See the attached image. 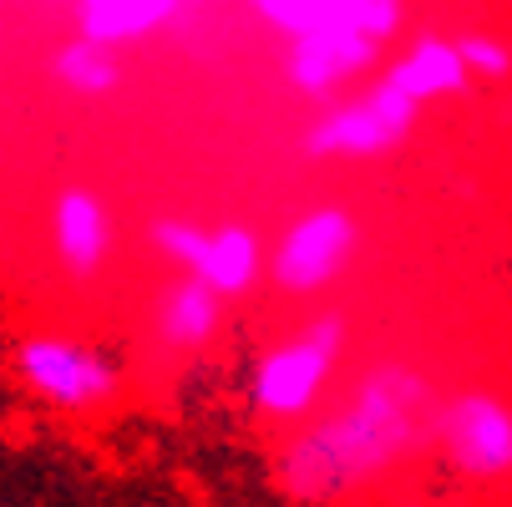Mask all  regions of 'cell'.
<instances>
[{"mask_svg": "<svg viewBox=\"0 0 512 507\" xmlns=\"http://www.w3.org/2000/svg\"><path fill=\"white\" fill-rule=\"evenodd\" d=\"M462 77H467V71H462L457 46L426 36V41H416V46L391 66L386 87H396L406 102H421V97H436V92H457V87H462Z\"/></svg>", "mask_w": 512, "mask_h": 507, "instance_id": "obj_7", "label": "cell"}, {"mask_svg": "<svg viewBox=\"0 0 512 507\" xmlns=\"http://www.w3.org/2000/svg\"><path fill=\"white\" fill-rule=\"evenodd\" d=\"M193 274H198V284L208 289V295H239V289H249L254 274H259L254 234L249 229H218V234H208Z\"/></svg>", "mask_w": 512, "mask_h": 507, "instance_id": "obj_9", "label": "cell"}, {"mask_svg": "<svg viewBox=\"0 0 512 507\" xmlns=\"http://www.w3.org/2000/svg\"><path fill=\"white\" fill-rule=\"evenodd\" d=\"M56 249L71 269H97L107 254V213L92 193L71 188L56 198Z\"/></svg>", "mask_w": 512, "mask_h": 507, "instance_id": "obj_10", "label": "cell"}, {"mask_svg": "<svg viewBox=\"0 0 512 507\" xmlns=\"http://www.w3.org/2000/svg\"><path fill=\"white\" fill-rule=\"evenodd\" d=\"M56 77L77 92H112L117 87V61L107 46H92V41H71L56 51Z\"/></svg>", "mask_w": 512, "mask_h": 507, "instance_id": "obj_13", "label": "cell"}, {"mask_svg": "<svg viewBox=\"0 0 512 507\" xmlns=\"http://www.w3.org/2000/svg\"><path fill=\"white\" fill-rule=\"evenodd\" d=\"M391 132L371 117V107H345L335 117H325L315 132H310V153H381L391 148Z\"/></svg>", "mask_w": 512, "mask_h": 507, "instance_id": "obj_11", "label": "cell"}, {"mask_svg": "<svg viewBox=\"0 0 512 507\" xmlns=\"http://www.w3.org/2000/svg\"><path fill=\"white\" fill-rule=\"evenodd\" d=\"M365 107H371V117H376L391 137H401V132L411 127V112H416V102H406V97H401L396 87H386V82L365 97Z\"/></svg>", "mask_w": 512, "mask_h": 507, "instance_id": "obj_15", "label": "cell"}, {"mask_svg": "<svg viewBox=\"0 0 512 507\" xmlns=\"http://www.w3.org/2000/svg\"><path fill=\"white\" fill-rule=\"evenodd\" d=\"M371 56H376V46L365 36H355L350 26H320V31L295 41V51H289V77L305 92H330L340 77L360 71Z\"/></svg>", "mask_w": 512, "mask_h": 507, "instance_id": "obj_6", "label": "cell"}, {"mask_svg": "<svg viewBox=\"0 0 512 507\" xmlns=\"http://www.w3.org/2000/svg\"><path fill=\"white\" fill-rule=\"evenodd\" d=\"M442 447L472 477L512 472V411L492 396H457L442 411Z\"/></svg>", "mask_w": 512, "mask_h": 507, "instance_id": "obj_3", "label": "cell"}, {"mask_svg": "<svg viewBox=\"0 0 512 507\" xmlns=\"http://www.w3.org/2000/svg\"><path fill=\"white\" fill-rule=\"evenodd\" d=\"M213 325H218V300L208 295L198 279L178 284L173 295H168V305H163V335L173 345H198V340L213 335Z\"/></svg>", "mask_w": 512, "mask_h": 507, "instance_id": "obj_12", "label": "cell"}, {"mask_svg": "<svg viewBox=\"0 0 512 507\" xmlns=\"http://www.w3.org/2000/svg\"><path fill=\"white\" fill-rule=\"evenodd\" d=\"M340 340H345V325H340V320H320L305 340L279 345L264 366H259V376H254V401H259L264 411H274V416L305 411V406L315 401L325 371H330V355L340 350Z\"/></svg>", "mask_w": 512, "mask_h": 507, "instance_id": "obj_2", "label": "cell"}, {"mask_svg": "<svg viewBox=\"0 0 512 507\" xmlns=\"http://www.w3.org/2000/svg\"><path fill=\"white\" fill-rule=\"evenodd\" d=\"M21 371L41 396H51L61 406H87V401H102L112 391L107 360L82 350V345H66V340H31L21 350Z\"/></svg>", "mask_w": 512, "mask_h": 507, "instance_id": "obj_5", "label": "cell"}, {"mask_svg": "<svg viewBox=\"0 0 512 507\" xmlns=\"http://www.w3.org/2000/svg\"><path fill=\"white\" fill-rule=\"evenodd\" d=\"M355 249V224L340 208H315L284 234L274 254V279L284 289H320L325 279L340 274V264Z\"/></svg>", "mask_w": 512, "mask_h": 507, "instance_id": "obj_4", "label": "cell"}, {"mask_svg": "<svg viewBox=\"0 0 512 507\" xmlns=\"http://www.w3.org/2000/svg\"><path fill=\"white\" fill-rule=\"evenodd\" d=\"M426 406V381L411 371H381L360 386L355 406L325 421L315 437L289 447L279 472L295 497H330L360 477L391 467L416 442V416Z\"/></svg>", "mask_w": 512, "mask_h": 507, "instance_id": "obj_1", "label": "cell"}, {"mask_svg": "<svg viewBox=\"0 0 512 507\" xmlns=\"http://www.w3.org/2000/svg\"><path fill=\"white\" fill-rule=\"evenodd\" d=\"M264 21H274L279 31H289V36H310V31H320V26H345L340 21V0H259L254 6Z\"/></svg>", "mask_w": 512, "mask_h": 507, "instance_id": "obj_14", "label": "cell"}, {"mask_svg": "<svg viewBox=\"0 0 512 507\" xmlns=\"http://www.w3.org/2000/svg\"><path fill=\"white\" fill-rule=\"evenodd\" d=\"M462 71H477V77H502V71L512 66V56H507V46H497V41H487V36H472V41H462Z\"/></svg>", "mask_w": 512, "mask_h": 507, "instance_id": "obj_16", "label": "cell"}, {"mask_svg": "<svg viewBox=\"0 0 512 507\" xmlns=\"http://www.w3.org/2000/svg\"><path fill=\"white\" fill-rule=\"evenodd\" d=\"M203 229H193V224H158V244L168 249V254H178V259H188V264H198V254H203Z\"/></svg>", "mask_w": 512, "mask_h": 507, "instance_id": "obj_17", "label": "cell"}, {"mask_svg": "<svg viewBox=\"0 0 512 507\" xmlns=\"http://www.w3.org/2000/svg\"><path fill=\"white\" fill-rule=\"evenodd\" d=\"M173 16H178L173 0H87V6L77 11L82 41L107 46V51H112V41L148 36L153 26H163V21H173Z\"/></svg>", "mask_w": 512, "mask_h": 507, "instance_id": "obj_8", "label": "cell"}]
</instances>
